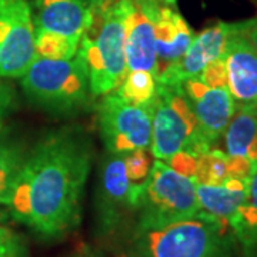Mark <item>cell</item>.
Instances as JSON below:
<instances>
[{"label": "cell", "mask_w": 257, "mask_h": 257, "mask_svg": "<svg viewBox=\"0 0 257 257\" xmlns=\"http://www.w3.org/2000/svg\"><path fill=\"white\" fill-rule=\"evenodd\" d=\"M227 90L237 106H257V52L233 23L223 53Z\"/></svg>", "instance_id": "cell-13"}, {"label": "cell", "mask_w": 257, "mask_h": 257, "mask_svg": "<svg viewBox=\"0 0 257 257\" xmlns=\"http://www.w3.org/2000/svg\"><path fill=\"white\" fill-rule=\"evenodd\" d=\"M80 40L49 32L35 30V50L37 57L50 60H70L79 50Z\"/></svg>", "instance_id": "cell-21"}, {"label": "cell", "mask_w": 257, "mask_h": 257, "mask_svg": "<svg viewBox=\"0 0 257 257\" xmlns=\"http://www.w3.org/2000/svg\"><path fill=\"white\" fill-rule=\"evenodd\" d=\"M229 156H244L257 165V106H237L224 130Z\"/></svg>", "instance_id": "cell-17"}, {"label": "cell", "mask_w": 257, "mask_h": 257, "mask_svg": "<svg viewBox=\"0 0 257 257\" xmlns=\"http://www.w3.org/2000/svg\"><path fill=\"white\" fill-rule=\"evenodd\" d=\"M230 230L243 257H257V165L248 179L247 197L230 221Z\"/></svg>", "instance_id": "cell-19"}, {"label": "cell", "mask_w": 257, "mask_h": 257, "mask_svg": "<svg viewBox=\"0 0 257 257\" xmlns=\"http://www.w3.org/2000/svg\"><path fill=\"white\" fill-rule=\"evenodd\" d=\"M0 257H29L26 240L9 227H0Z\"/></svg>", "instance_id": "cell-24"}, {"label": "cell", "mask_w": 257, "mask_h": 257, "mask_svg": "<svg viewBox=\"0 0 257 257\" xmlns=\"http://www.w3.org/2000/svg\"><path fill=\"white\" fill-rule=\"evenodd\" d=\"M229 179L227 155L219 149H210L197 157L194 182L196 184L221 186Z\"/></svg>", "instance_id": "cell-22"}, {"label": "cell", "mask_w": 257, "mask_h": 257, "mask_svg": "<svg viewBox=\"0 0 257 257\" xmlns=\"http://www.w3.org/2000/svg\"><path fill=\"white\" fill-rule=\"evenodd\" d=\"M256 165L244 156H229L227 155V176L229 179L248 180Z\"/></svg>", "instance_id": "cell-27"}, {"label": "cell", "mask_w": 257, "mask_h": 257, "mask_svg": "<svg viewBox=\"0 0 257 257\" xmlns=\"http://www.w3.org/2000/svg\"><path fill=\"white\" fill-rule=\"evenodd\" d=\"M236 28L240 32V35L244 37L257 52V16L236 23Z\"/></svg>", "instance_id": "cell-29"}, {"label": "cell", "mask_w": 257, "mask_h": 257, "mask_svg": "<svg viewBox=\"0 0 257 257\" xmlns=\"http://www.w3.org/2000/svg\"><path fill=\"white\" fill-rule=\"evenodd\" d=\"M92 160V140L82 127L46 133L29 150L19 176L9 203L13 219L47 239L76 229Z\"/></svg>", "instance_id": "cell-1"}, {"label": "cell", "mask_w": 257, "mask_h": 257, "mask_svg": "<svg viewBox=\"0 0 257 257\" xmlns=\"http://www.w3.org/2000/svg\"><path fill=\"white\" fill-rule=\"evenodd\" d=\"M229 226L197 213L165 226L133 230L124 257H233Z\"/></svg>", "instance_id": "cell-2"}, {"label": "cell", "mask_w": 257, "mask_h": 257, "mask_svg": "<svg viewBox=\"0 0 257 257\" xmlns=\"http://www.w3.org/2000/svg\"><path fill=\"white\" fill-rule=\"evenodd\" d=\"M233 23L219 22L194 36L192 45L176 63L169 66L156 77L157 83L180 84L190 77H197L211 62L223 56Z\"/></svg>", "instance_id": "cell-11"}, {"label": "cell", "mask_w": 257, "mask_h": 257, "mask_svg": "<svg viewBox=\"0 0 257 257\" xmlns=\"http://www.w3.org/2000/svg\"><path fill=\"white\" fill-rule=\"evenodd\" d=\"M248 180L227 179L221 186L196 184L199 213L229 226L247 197Z\"/></svg>", "instance_id": "cell-16"}, {"label": "cell", "mask_w": 257, "mask_h": 257, "mask_svg": "<svg viewBox=\"0 0 257 257\" xmlns=\"http://www.w3.org/2000/svg\"><path fill=\"white\" fill-rule=\"evenodd\" d=\"M99 0H33L35 30H49L63 36L82 39L92 23Z\"/></svg>", "instance_id": "cell-15"}, {"label": "cell", "mask_w": 257, "mask_h": 257, "mask_svg": "<svg viewBox=\"0 0 257 257\" xmlns=\"http://www.w3.org/2000/svg\"><path fill=\"white\" fill-rule=\"evenodd\" d=\"M157 82L155 74L146 70H127L123 82L114 90L123 101L133 106L150 107L155 100Z\"/></svg>", "instance_id": "cell-20"}, {"label": "cell", "mask_w": 257, "mask_h": 257, "mask_svg": "<svg viewBox=\"0 0 257 257\" xmlns=\"http://www.w3.org/2000/svg\"><path fill=\"white\" fill-rule=\"evenodd\" d=\"M180 86L190 103L202 135L213 147L224 135L236 110V103L226 87H209L199 77H190L180 83Z\"/></svg>", "instance_id": "cell-10"}, {"label": "cell", "mask_w": 257, "mask_h": 257, "mask_svg": "<svg viewBox=\"0 0 257 257\" xmlns=\"http://www.w3.org/2000/svg\"><path fill=\"white\" fill-rule=\"evenodd\" d=\"M136 229L165 226L199 213L194 179L177 173L163 160H155L139 196Z\"/></svg>", "instance_id": "cell-5"}, {"label": "cell", "mask_w": 257, "mask_h": 257, "mask_svg": "<svg viewBox=\"0 0 257 257\" xmlns=\"http://www.w3.org/2000/svg\"><path fill=\"white\" fill-rule=\"evenodd\" d=\"M35 50V23L26 0H0V79L22 77Z\"/></svg>", "instance_id": "cell-8"}, {"label": "cell", "mask_w": 257, "mask_h": 257, "mask_svg": "<svg viewBox=\"0 0 257 257\" xmlns=\"http://www.w3.org/2000/svg\"><path fill=\"white\" fill-rule=\"evenodd\" d=\"M20 86L35 106L56 116L84 110L93 97L87 66L79 52L70 60L36 56L20 77Z\"/></svg>", "instance_id": "cell-3"}, {"label": "cell", "mask_w": 257, "mask_h": 257, "mask_svg": "<svg viewBox=\"0 0 257 257\" xmlns=\"http://www.w3.org/2000/svg\"><path fill=\"white\" fill-rule=\"evenodd\" d=\"M206 86L216 87V89H227V73H226V64L223 60V56L217 60L209 63L202 70V73L197 76Z\"/></svg>", "instance_id": "cell-25"}, {"label": "cell", "mask_w": 257, "mask_h": 257, "mask_svg": "<svg viewBox=\"0 0 257 257\" xmlns=\"http://www.w3.org/2000/svg\"><path fill=\"white\" fill-rule=\"evenodd\" d=\"M29 150L9 128L0 130V203L9 206Z\"/></svg>", "instance_id": "cell-18"}, {"label": "cell", "mask_w": 257, "mask_h": 257, "mask_svg": "<svg viewBox=\"0 0 257 257\" xmlns=\"http://www.w3.org/2000/svg\"><path fill=\"white\" fill-rule=\"evenodd\" d=\"M162 2H165L166 5H169V6H175L177 0H162Z\"/></svg>", "instance_id": "cell-30"}, {"label": "cell", "mask_w": 257, "mask_h": 257, "mask_svg": "<svg viewBox=\"0 0 257 257\" xmlns=\"http://www.w3.org/2000/svg\"><path fill=\"white\" fill-rule=\"evenodd\" d=\"M153 163H155L153 155H152V152H149V147L138 149V150L128 152L124 155L126 173H127V179L136 200H139V196L150 176Z\"/></svg>", "instance_id": "cell-23"}, {"label": "cell", "mask_w": 257, "mask_h": 257, "mask_svg": "<svg viewBox=\"0 0 257 257\" xmlns=\"http://www.w3.org/2000/svg\"><path fill=\"white\" fill-rule=\"evenodd\" d=\"M77 52L87 66L93 97L109 94L119 87L127 73L123 0H116L107 9L96 36L80 39Z\"/></svg>", "instance_id": "cell-6"}, {"label": "cell", "mask_w": 257, "mask_h": 257, "mask_svg": "<svg viewBox=\"0 0 257 257\" xmlns=\"http://www.w3.org/2000/svg\"><path fill=\"white\" fill-rule=\"evenodd\" d=\"M197 157L199 156H194L193 153H189V152H180V153L172 156L170 159L165 160V163H167L177 173L186 176V177H190V179H194Z\"/></svg>", "instance_id": "cell-26"}, {"label": "cell", "mask_w": 257, "mask_h": 257, "mask_svg": "<svg viewBox=\"0 0 257 257\" xmlns=\"http://www.w3.org/2000/svg\"><path fill=\"white\" fill-rule=\"evenodd\" d=\"M136 203L124 167V155L107 152L100 163L96 194V210L103 231L116 229L127 214L135 213Z\"/></svg>", "instance_id": "cell-9"}, {"label": "cell", "mask_w": 257, "mask_h": 257, "mask_svg": "<svg viewBox=\"0 0 257 257\" xmlns=\"http://www.w3.org/2000/svg\"><path fill=\"white\" fill-rule=\"evenodd\" d=\"M152 110L150 152L157 160H167L180 152L200 156L213 147L202 135L190 103L180 84L157 83Z\"/></svg>", "instance_id": "cell-4"}, {"label": "cell", "mask_w": 257, "mask_h": 257, "mask_svg": "<svg viewBox=\"0 0 257 257\" xmlns=\"http://www.w3.org/2000/svg\"><path fill=\"white\" fill-rule=\"evenodd\" d=\"M16 106V90L10 83L0 79V130L5 127V121L15 110Z\"/></svg>", "instance_id": "cell-28"}, {"label": "cell", "mask_w": 257, "mask_h": 257, "mask_svg": "<svg viewBox=\"0 0 257 257\" xmlns=\"http://www.w3.org/2000/svg\"><path fill=\"white\" fill-rule=\"evenodd\" d=\"M99 130L109 153L126 155L147 149L152 140L150 107L133 106L114 92L104 94L97 107Z\"/></svg>", "instance_id": "cell-7"}, {"label": "cell", "mask_w": 257, "mask_h": 257, "mask_svg": "<svg viewBox=\"0 0 257 257\" xmlns=\"http://www.w3.org/2000/svg\"><path fill=\"white\" fill-rule=\"evenodd\" d=\"M147 8L155 29V77H157L187 52L194 39V33L173 6H165L162 0H147Z\"/></svg>", "instance_id": "cell-12"}, {"label": "cell", "mask_w": 257, "mask_h": 257, "mask_svg": "<svg viewBox=\"0 0 257 257\" xmlns=\"http://www.w3.org/2000/svg\"><path fill=\"white\" fill-rule=\"evenodd\" d=\"M127 70L156 72L155 29L147 0H123Z\"/></svg>", "instance_id": "cell-14"}]
</instances>
